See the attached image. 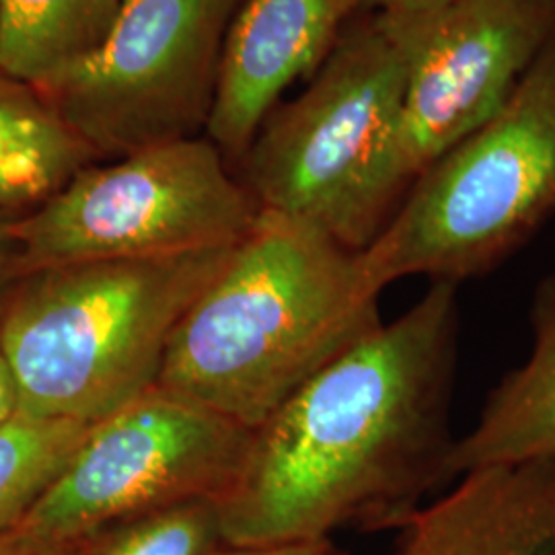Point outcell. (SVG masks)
<instances>
[{
	"label": "cell",
	"instance_id": "1",
	"mask_svg": "<svg viewBox=\"0 0 555 555\" xmlns=\"http://www.w3.org/2000/svg\"><path fill=\"white\" fill-rule=\"evenodd\" d=\"M459 323L455 284L433 282L280 405L219 498L224 545L401 529L416 515L453 479Z\"/></svg>",
	"mask_w": 555,
	"mask_h": 555
},
{
	"label": "cell",
	"instance_id": "2",
	"mask_svg": "<svg viewBox=\"0 0 555 555\" xmlns=\"http://www.w3.org/2000/svg\"><path fill=\"white\" fill-rule=\"evenodd\" d=\"M360 254L259 210L173 332L159 387L247 430L383 325Z\"/></svg>",
	"mask_w": 555,
	"mask_h": 555
},
{
	"label": "cell",
	"instance_id": "3",
	"mask_svg": "<svg viewBox=\"0 0 555 555\" xmlns=\"http://www.w3.org/2000/svg\"><path fill=\"white\" fill-rule=\"evenodd\" d=\"M231 249L25 272L0 313L20 414L93 426L157 387L179 321Z\"/></svg>",
	"mask_w": 555,
	"mask_h": 555
},
{
	"label": "cell",
	"instance_id": "4",
	"mask_svg": "<svg viewBox=\"0 0 555 555\" xmlns=\"http://www.w3.org/2000/svg\"><path fill=\"white\" fill-rule=\"evenodd\" d=\"M412 23L362 11L295 100L263 119L238 179L259 210L305 220L364 251L408 185L397 169Z\"/></svg>",
	"mask_w": 555,
	"mask_h": 555
},
{
	"label": "cell",
	"instance_id": "5",
	"mask_svg": "<svg viewBox=\"0 0 555 555\" xmlns=\"http://www.w3.org/2000/svg\"><path fill=\"white\" fill-rule=\"evenodd\" d=\"M555 217V36L488 121L417 176L364 251L383 293L408 276H486Z\"/></svg>",
	"mask_w": 555,
	"mask_h": 555
},
{
	"label": "cell",
	"instance_id": "6",
	"mask_svg": "<svg viewBox=\"0 0 555 555\" xmlns=\"http://www.w3.org/2000/svg\"><path fill=\"white\" fill-rule=\"evenodd\" d=\"M258 204L206 134L80 169L13 224L23 274L40 268L173 258L235 245Z\"/></svg>",
	"mask_w": 555,
	"mask_h": 555
},
{
	"label": "cell",
	"instance_id": "7",
	"mask_svg": "<svg viewBox=\"0 0 555 555\" xmlns=\"http://www.w3.org/2000/svg\"><path fill=\"white\" fill-rule=\"evenodd\" d=\"M243 0H119L100 43L36 87L98 159L204 134Z\"/></svg>",
	"mask_w": 555,
	"mask_h": 555
},
{
	"label": "cell",
	"instance_id": "8",
	"mask_svg": "<svg viewBox=\"0 0 555 555\" xmlns=\"http://www.w3.org/2000/svg\"><path fill=\"white\" fill-rule=\"evenodd\" d=\"M251 435L157 385L89 428L15 529L75 543L130 516L188 500H219L241 472Z\"/></svg>",
	"mask_w": 555,
	"mask_h": 555
},
{
	"label": "cell",
	"instance_id": "9",
	"mask_svg": "<svg viewBox=\"0 0 555 555\" xmlns=\"http://www.w3.org/2000/svg\"><path fill=\"white\" fill-rule=\"evenodd\" d=\"M414 27L397 169L412 181L492 118L555 36V0H451Z\"/></svg>",
	"mask_w": 555,
	"mask_h": 555
},
{
	"label": "cell",
	"instance_id": "10",
	"mask_svg": "<svg viewBox=\"0 0 555 555\" xmlns=\"http://www.w3.org/2000/svg\"><path fill=\"white\" fill-rule=\"evenodd\" d=\"M369 0H243L220 62L204 134L238 165L263 119L327 59Z\"/></svg>",
	"mask_w": 555,
	"mask_h": 555
},
{
	"label": "cell",
	"instance_id": "11",
	"mask_svg": "<svg viewBox=\"0 0 555 555\" xmlns=\"http://www.w3.org/2000/svg\"><path fill=\"white\" fill-rule=\"evenodd\" d=\"M399 531L397 555H555V455L469 472Z\"/></svg>",
	"mask_w": 555,
	"mask_h": 555
},
{
	"label": "cell",
	"instance_id": "12",
	"mask_svg": "<svg viewBox=\"0 0 555 555\" xmlns=\"http://www.w3.org/2000/svg\"><path fill=\"white\" fill-rule=\"evenodd\" d=\"M533 346L522 366L490 393L476 426L456 438L451 476L555 455V272L537 286Z\"/></svg>",
	"mask_w": 555,
	"mask_h": 555
},
{
	"label": "cell",
	"instance_id": "13",
	"mask_svg": "<svg viewBox=\"0 0 555 555\" xmlns=\"http://www.w3.org/2000/svg\"><path fill=\"white\" fill-rule=\"evenodd\" d=\"M98 160L34 85L0 73V212L34 210Z\"/></svg>",
	"mask_w": 555,
	"mask_h": 555
},
{
	"label": "cell",
	"instance_id": "14",
	"mask_svg": "<svg viewBox=\"0 0 555 555\" xmlns=\"http://www.w3.org/2000/svg\"><path fill=\"white\" fill-rule=\"evenodd\" d=\"M119 0H0V73L40 87L85 59Z\"/></svg>",
	"mask_w": 555,
	"mask_h": 555
},
{
	"label": "cell",
	"instance_id": "15",
	"mask_svg": "<svg viewBox=\"0 0 555 555\" xmlns=\"http://www.w3.org/2000/svg\"><path fill=\"white\" fill-rule=\"evenodd\" d=\"M91 426L17 414L0 426V535L20 527Z\"/></svg>",
	"mask_w": 555,
	"mask_h": 555
},
{
	"label": "cell",
	"instance_id": "16",
	"mask_svg": "<svg viewBox=\"0 0 555 555\" xmlns=\"http://www.w3.org/2000/svg\"><path fill=\"white\" fill-rule=\"evenodd\" d=\"M224 547L219 500H188L112 522L79 541V555H215Z\"/></svg>",
	"mask_w": 555,
	"mask_h": 555
},
{
	"label": "cell",
	"instance_id": "17",
	"mask_svg": "<svg viewBox=\"0 0 555 555\" xmlns=\"http://www.w3.org/2000/svg\"><path fill=\"white\" fill-rule=\"evenodd\" d=\"M17 217L20 215L0 212V313L7 305V298L13 293L15 284L23 276L20 243L13 231Z\"/></svg>",
	"mask_w": 555,
	"mask_h": 555
},
{
	"label": "cell",
	"instance_id": "18",
	"mask_svg": "<svg viewBox=\"0 0 555 555\" xmlns=\"http://www.w3.org/2000/svg\"><path fill=\"white\" fill-rule=\"evenodd\" d=\"M0 555H79V541L60 543L13 529L0 535Z\"/></svg>",
	"mask_w": 555,
	"mask_h": 555
},
{
	"label": "cell",
	"instance_id": "19",
	"mask_svg": "<svg viewBox=\"0 0 555 555\" xmlns=\"http://www.w3.org/2000/svg\"><path fill=\"white\" fill-rule=\"evenodd\" d=\"M215 555H346L339 552L332 539L319 541H298V543H278V545H251V547H231L224 545Z\"/></svg>",
	"mask_w": 555,
	"mask_h": 555
},
{
	"label": "cell",
	"instance_id": "20",
	"mask_svg": "<svg viewBox=\"0 0 555 555\" xmlns=\"http://www.w3.org/2000/svg\"><path fill=\"white\" fill-rule=\"evenodd\" d=\"M451 0H369V11L391 20L426 21L435 17Z\"/></svg>",
	"mask_w": 555,
	"mask_h": 555
},
{
	"label": "cell",
	"instance_id": "21",
	"mask_svg": "<svg viewBox=\"0 0 555 555\" xmlns=\"http://www.w3.org/2000/svg\"><path fill=\"white\" fill-rule=\"evenodd\" d=\"M20 414V397L11 371L0 354V426Z\"/></svg>",
	"mask_w": 555,
	"mask_h": 555
}]
</instances>
